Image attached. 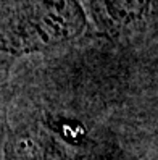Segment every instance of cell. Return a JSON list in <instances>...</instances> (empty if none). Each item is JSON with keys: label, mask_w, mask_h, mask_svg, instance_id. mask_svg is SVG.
Returning <instances> with one entry per match:
<instances>
[{"label": "cell", "mask_w": 158, "mask_h": 160, "mask_svg": "<svg viewBox=\"0 0 158 160\" xmlns=\"http://www.w3.org/2000/svg\"><path fill=\"white\" fill-rule=\"evenodd\" d=\"M87 28L79 0H31L0 29V55L18 58L76 41Z\"/></svg>", "instance_id": "1"}, {"label": "cell", "mask_w": 158, "mask_h": 160, "mask_svg": "<svg viewBox=\"0 0 158 160\" xmlns=\"http://www.w3.org/2000/svg\"><path fill=\"white\" fill-rule=\"evenodd\" d=\"M2 160H78L52 131L45 128L16 134L8 142Z\"/></svg>", "instance_id": "2"}, {"label": "cell", "mask_w": 158, "mask_h": 160, "mask_svg": "<svg viewBox=\"0 0 158 160\" xmlns=\"http://www.w3.org/2000/svg\"><path fill=\"white\" fill-rule=\"evenodd\" d=\"M153 0H102V10L111 28L136 24L152 10Z\"/></svg>", "instance_id": "3"}]
</instances>
